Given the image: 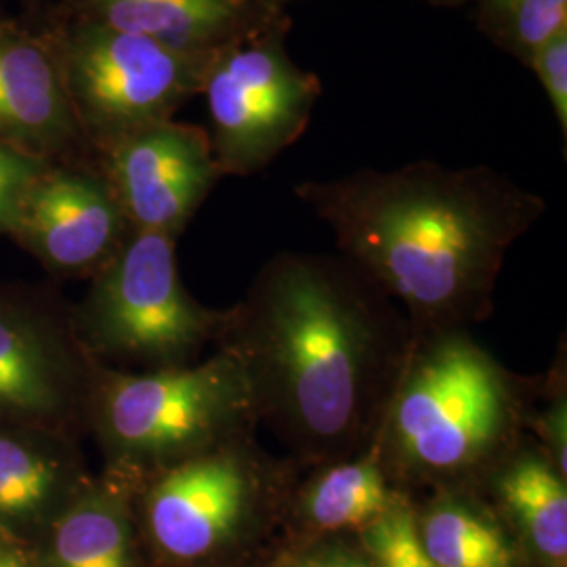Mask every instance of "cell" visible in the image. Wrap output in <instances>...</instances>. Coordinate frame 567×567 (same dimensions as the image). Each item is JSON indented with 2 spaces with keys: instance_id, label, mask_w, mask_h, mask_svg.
<instances>
[{
  "instance_id": "22",
  "label": "cell",
  "mask_w": 567,
  "mask_h": 567,
  "mask_svg": "<svg viewBox=\"0 0 567 567\" xmlns=\"http://www.w3.org/2000/svg\"><path fill=\"white\" fill-rule=\"evenodd\" d=\"M527 70L536 74L540 86L547 93L548 103L553 107L555 121L559 124L561 137H567V30L550 37L543 42L532 60Z\"/></svg>"
},
{
  "instance_id": "26",
  "label": "cell",
  "mask_w": 567,
  "mask_h": 567,
  "mask_svg": "<svg viewBox=\"0 0 567 567\" xmlns=\"http://www.w3.org/2000/svg\"><path fill=\"white\" fill-rule=\"evenodd\" d=\"M264 7L271 9V11H278V13H288L286 9L295 2H301V0H259Z\"/></svg>"
},
{
  "instance_id": "7",
  "label": "cell",
  "mask_w": 567,
  "mask_h": 567,
  "mask_svg": "<svg viewBox=\"0 0 567 567\" xmlns=\"http://www.w3.org/2000/svg\"><path fill=\"white\" fill-rule=\"evenodd\" d=\"M288 16L213 55L204 74L208 140L221 175H252L303 137L320 79L290 58Z\"/></svg>"
},
{
  "instance_id": "21",
  "label": "cell",
  "mask_w": 567,
  "mask_h": 567,
  "mask_svg": "<svg viewBox=\"0 0 567 567\" xmlns=\"http://www.w3.org/2000/svg\"><path fill=\"white\" fill-rule=\"evenodd\" d=\"M49 163L0 143V236H9L25 192Z\"/></svg>"
},
{
  "instance_id": "4",
  "label": "cell",
  "mask_w": 567,
  "mask_h": 567,
  "mask_svg": "<svg viewBox=\"0 0 567 567\" xmlns=\"http://www.w3.org/2000/svg\"><path fill=\"white\" fill-rule=\"evenodd\" d=\"M257 426L243 365L221 347L194 364L128 372L97 364L86 435L103 468L143 482Z\"/></svg>"
},
{
  "instance_id": "9",
  "label": "cell",
  "mask_w": 567,
  "mask_h": 567,
  "mask_svg": "<svg viewBox=\"0 0 567 567\" xmlns=\"http://www.w3.org/2000/svg\"><path fill=\"white\" fill-rule=\"evenodd\" d=\"M74 324V305L34 284H0V426L76 440L97 370Z\"/></svg>"
},
{
  "instance_id": "20",
  "label": "cell",
  "mask_w": 567,
  "mask_h": 567,
  "mask_svg": "<svg viewBox=\"0 0 567 567\" xmlns=\"http://www.w3.org/2000/svg\"><path fill=\"white\" fill-rule=\"evenodd\" d=\"M362 548L374 567H437L421 545L416 511L405 496L362 529Z\"/></svg>"
},
{
  "instance_id": "25",
  "label": "cell",
  "mask_w": 567,
  "mask_h": 567,
  "mask_svg": "<svg viewBox=\"0 0 567 567\" xmlns=\"http://www.w3.org/2000/svg\"><path fill=\"white\" fill-rule=\"evenodd\" d=\"M0 567H42L34 545L0 529Z\"/></svg>"
},
{
  "instance_id": "2",
  "label": "cell",
  "mask_w": 567,
  "mask_h": 567,
  "mask_svg": "<svg viewBox=\"0 0 567 567\" xmlns=\"http://www.w3.org/2000/svg\"><path fill=\"white\" fill-rule=\"evenodd\" d=\"M295 194L419 334L489 318L508 250L547 210L543 196L486 164L360 168L307 179Z\"/></svg>"
},
{
  "instance_id": "13",
  "label": "cell",
  "mask_w": 567,
  "mask_h": 567,
  "mask_svg": "<svg viewBox=\"0 0 567 567\" xmlns=\"http://www.w3.org/2000/svg\"><path fill=\"white\" fill-rule=\"evenodd\" d=\"M91 477L81 440L0 426V529L34 545Z\"/></svg>"
},
{
  "instance_id": "14",
  "label": "cell",
  "mask_w": 567,
  "mask_h": 567,
  "mask_svg": "<svg viewBox=\"0 0 567 567\" xmlns=\"http://www.w3.org/2000/svg\"><path fill=\"white\" fill-rule=\"evenodd\" d=\"M70 18L192 55H215L288 16L259 0H70Z\"/></svg>"
},
{
  "instance_id": "16",
  "label": "cell",
  "mask_w": 567,
  "mask_h": 567,
  "mask_svg": "<svg viewBox=\"0 0 567 567\" xmlns=\"http://www.w3.org/2000/svg\"><path fill=\"white\" fill-rule=\"evenodd\" d=\"M487 482L543 566L566 567L567 480L543 450L519 444Z\"/></svg>"
},
{
  "instance_id": "1",
  "label": "cell",
  "mask_w": 567,
  "mask_h": 567,
  "mask_svg": "<svg viewBox=\"0 0 567 567\" xmlns=\"http://www.w3.org/2000/svg\"><path fill=\"white\" fill-rule=\"evenodd\" d=\"M416 334L341 252L284 250L225 311L215 344L243 365L257 425L318 468L377 442Z\"/></svg>"
},
{
  "instance_id": "8",
  "label": "cell",
  "mask_w": 567,
  "mask_h": 567,
  "mask_svg": "<svg viewBox=\"0 0 567 567\" xmlns=\"http://www.w3.org/2000/svg\"><path fill=\"white\" fill-rule=\"evenodd\" d=\"M288 475L252 435L238 437L140 482L137 522L164 561L208 559L243 538Z\"/></svg>"
},
{
  "instance_id": "10",
  "label": "cell",
  "mask_w": 567,
  "mask_h": 567,
  "mask_svg": "<svg viewBox=\"0 0 567 567\" xmlns=\"http://www.w3.org/2000/svg\"><path fill=\"white\" fill-rule=\"evenodd\" d=\"M133 227L97 164L44 166L21 200L9 238L55 278L91 280Z\"/></svg>"
},
{
  "instance_id": "17",
  "label": "cell",
  "mask_w": 567,
  "mask_h": 567,
  "mask_svg": "<svg viewBox=\"0 0 567 567\" xmlns=\"http://www.w3.org/2000/svg\"><path fill=\"white\" fill-rule=\"evenodd\" d=\"M402 496L370 447L355 458L318 466L297 494V513L305 527L320 534L362 532Z\"/></svg>"
},
{
  "instance_id": "18",
  "label": "cell",
  "mask_w": 567,
  "mask_h": 567,
  "mask_svg": "<svg viewBox=\"0 0 567 567\" xmlns=\"http://www.w3.org/2000/svg\"><path fill=\"white\" fill-rule=\"evenodd\" d=\"M416 532L429 559L437 567H515L517 557L505 529L486 511L463 496L440 494L423 515Z\"/></svg>"
},
{
  "instance_id": "11",
  "label": "cell",
  "mask_w": 567,
  "mask_h": 567,
  "mask_svg": "<svg viewBox=\"0 0 567 567\" xmlns=\"http://www.w3.org/2000/svg\"><path fill=\"white\" fill-rule=\"evenodd\" d=\"M128 225L179 238L224 175L203 126L156 122L97 156Z\"/></svg>"
},
{
  "instance_id": "15",
  "label": "cell",
  "mask_w": 567,
  "mask_h": 567,
  "mask_svg": "<svg viewBox=\"0 0 567 567\" xmlns=\"http://www.w3.org/2000/svg\"><path fill=\"white\" fill-rule=\"evenodd\" d=\"M140 482L102 468L34 543L42 567H137Z\"/></svg>"
},
{
  "instance_id": "6",
  "label": "cell",
  "mask_w": 567,
  "mask_h": 567,
  "mask_svg": "<svg viewBox=\"0 0 567 567\" xmlns=\"http://www.w3.org/2000/svg\"><path fill=\"white\" fill-rule=\"evenodd\" d=\"M47 41L84 145L95 156L140 128L173 121L203 93L213 60L79 18H70Z\"/></svg>"
},
{
  "instance_id": "5",
  "label": "cell",
  "mask_w": 567,
  "mask_h": 567,
  "mask_svg": "<svg viewBox=\"0 0 567 567\" xmlns=\"http://www.w3.org/2000/svg\"><path fill=\"white\" fill-rule=\"evenodd\" d=\"M89 282L74 324L100 364L128 372L179 368L217 343L225 311L187 292L171 236L133 229Z\"/></svg>"
},
{
  "instance_id": "12",
  "label": "cell",
  "mask_w": 567,
  "mask_h": 567,
  "mask_svg": "<svg viewBox=\"0 0 567 567\" xmlns=\"http://www.w3.org/2000/svg\"><path fill=\"white\" fill-rule=\"evenodd\" d=\"M0 143L44 161L86 150L47 39L0 23Z\"/></svg>"
},
{
  "instance_id": "23",
  "label": "cell",
  "mask_w": 567,
  "mask_h": 567,
  "mask_svg": "<svg viewBox=\"0 0 567 567\" xmlns=\"http://www.w3.org/2000/svg\"><path fill=\"white\" fill-rule=\"evenodd\" d=\"M527 426L534 429L543 454L567 480V398L566 385H559V377H555L543 410L527 414Z\"/></svg>"
},
{
  "instance_id": "3",
  "label": "cell",
  "mask_w": 567,
  "mask_h": 567,
  "mask_svg": "<svg viewBox=\"0 0 567 567\" xmlns=\"http://www.w3.org/2000/svg\"><path fill=\"white\" fill-rule=\"evenodd\" d=\"M527 414L517 379L468 330L421 332L372 447L395 489L463 487L522 444Z\"/></svg>"
},
{
  "instance_id": "27",
  "label": "cell",
  "mask_w": 567,
  "mask_h": 567,
  "mask_svg": "<svg viewBox=\"0 0 567 567\" xmlns=\"http://www.w3.org/2000/svg\"><path fill=\"white\" fill-rule=\"evenodd\" d=\"M433 7H444V9H456V7H465L471 0H425Z\"/></svg>"
},
{
  "instance_id": "24",
  "label": "cell",
  "mask_w": 567,
  "mask_h": 567,
  "mask_svg": "<svg viewBox=\"0 0 567 567\" xmlns=\"http://www.w3.org/2000/svg\"><path fill=\"white\" fill-rule=\"evenodd\" d=\"M290 567H374L372 559L368 557L364 548L362 550H353L349 547L318 548L311 553H305L303 557H299Z\"/></svg>"
},
{
  "instance_id": "19",
  "label": "cell",
  "mask_w": 567,
  "mask_h": 567,
  "mask_svg": "<svg viewBox=\"0 0 567 567\" xmlns=\"http://www.w3.org/2000/svg\"><path fill=\"white\" fill-rule=\"evenodd\" d=\"M480 32L524 68L536 49L567 30V0H471Z\"/></svg>"
}]
</instances>
